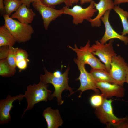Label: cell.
Instances as JSON below:
<instances>
[{"instance_id":"obj_36","label":"cell","mask_w":128,"mask_h":128,"mask_svg":"<svg viewBox=\"0 0 128 128\" xmlns=\"http://www.w3.org/2000/svg\"><path fill=\"white\" fill-rule=\"evenodd\" d=\"M38 0H32L31 3H33L34 2H35Z\"/></svg>"},{"instance_id":"obj_22","label":"cell","mask_w":128,"mask_h":128,"mask_svg":"<svg viewBox=\"0 0 128 128\" xmlns=\"http://www.w3.org/2000/svg\"><path fill=\"white\" fill-rule=\"evenodd\" d=\"M18 48H14L9 46V52L6 59L10 65L15 69L16 65V56L17 50Z\"/></svg>"},{"instance_id":"obj_11","label":"cell","mask_w":128,"mask_h":128,"mask_svg":"<svg viewBox=\"0 0 128 128\" xmlns=\"http://www.w3.org/2000/svg\"><path fill=\"white\" fill-rule=\"evenodd\" d=\"M24 97V95L20 94L12 96L9 94L5 99L0 100V124L1 125L7 124L11 121L10 112L14 102L18 100L19 104L21 101Z\"/></svg>"},{"instance_id":"obj_26","label":"cell","mask_w":128,"mask_h":128,"mask_svg":"<svg viewBox=\"0 0 128 128\" xmlns=\"http://www.w3.org/2000/svg\"><path fill=\"white\" fill-rule=\"evenodd\" d=\"M0 47V59L6 58L9 52V46H4Z\"/></svg>"},{"instance_id":"obj_6","label":"cell","mask_w":128,"mask_h":128,"mask_svg":"<svg viewBox=\"0 0 128 128\" xmlns=\"http://www.w3.org/2000/svg\"><path fill=\"white\" fill-rule=\"evenodd\" d=\"M95 2L92 1L88 6L83 8L76 5L71 8L66 6L62 8L64 14L69 15L73 18V23L77 25L82 23L85 20L88 21L94 15L97 10L94 5Z\"/></svg>"},{"instance_id":"obj_13","label":"cell","mask_w":128,"mask_h":128,"mask_svg":"<svg viewBox=\"0 0 128 128\" xmlns=\"http://www.w3.org/2000/svg\"><path fill=\"white\" fill-rule=\"evenodd\" d=\"M96 85L105 98H110L113 96L122 97L125 95V89L123 86L106 82H96Z\"/></svg>"},{"instance_id":"obj_27","label":"cell","mask_w":128,"mask_h":128,"mask_svg":"<svg viewBox=\"0 0 128 128\" xmlns=\"http://www.w3.org/2000/svg\"><path fill=\"white\" fill-rule=\"evenodd\" d=\"M29 61V60H25L16 62V66L20 70H24L27 68L28 63Z\"/></svg>"},{"instance_id":"obj_12","label":"cell","mask_w":128,"mask_h":128,"mask_svg":"<svg viewBox=\"0 0 128 128\" xmlns=\"http://www.w3.org/2000/svg\"><path fill=\"white\" fill-rule=\"evenodd\" d=\"M110 13V10L106 11L101 18L105 25V30L103 36L99 40V41L101 43L104 44L109 40L116 38L123 41L125 45H127L128 44V36L120 35L113 28L109 20Z\"/></svg>"},{"instance_id":"obj_25","label":"cell","mask_w":128,"mask_h":128,"mask_svg":"<svg viewBox=\"0 0 128 128\" xmlns=\"http://www.w3.org/2000/svg\"><path fill=\"white\" fill-rule=\"evenodd\" d=\"M28 55L25 50L22 49H18L16 54V63L25 60H29Z\"/></svg>"},{"instance_id":"obj_35","label":"cell","mask_w":128,"mask_h":128,"mask_svg":"<svg viewBox=\"0 0 128 128\" xmlns=\"http://www.w3.org/2000/svg\"><path fill=\"white\" fill-rule=\"evenodd\" d=\"M125 82L128 84V71L126 76Z\"/></svg>"},{"instance_id":"obj_19","label":"cell","mask_w":128,"mask_h":128,"mask_svg":"<svg viewBox=\"0 0 128 128\" xmlns=\"http://www.w3.org/2000/svg\"><path fill=\"white\" fill-rule=\"evenodd\" d=\"M113 9L119 15L121 19L123 28L121 35L125 36L128 34V12L117 5H115Z\"/></svg>"},{"instance_id":"obj_24","label":"cell","mask_w":128,"mask_h":128,"mask_svg":"<svg viewBox=\"0 0 128 128\" xmlns=\"http://www.w3.org/2000/svg\"><path fill=\"white\" fill-rule=\"evenodd\" d=\"M105 98L102 95L96 94L91 96L90 99V102L93 107L96 108L102 104Z\"/></svg>"},{"instance_id":"obj_20","label":"cell","mask_w":128,"mask_h":128,"mask_svg":"<svg viewBox=\"0 0 128 128\" xmlns=\"http://www.w3.org/2000/svg\"><path fill=\"white\" fill-rule=\"evenodd\" d=\"M5 14L10 16L23 4L20 0H4Z\"/></svg>"},{"instance_id":"obj_4","label":"cell","mask_w":128,"mask_h":128,"mask_svg":"<svg viewBox=\"0 0 128 128\" xmlns=\"http://www.w3.org/2000/svg\"><path fill=\"white\" fill-rule=\"evenodd\" d=\"M113 100L105 98L102 105L95 108V113L100 121L107 127L112 125L116 127L123 122L128 120L126 116L119 118L114 114L112 103Z\"/></svg>"},{"instance_id":"obj_30","label":"cell","mask_w":128,"mask_h":128,"mask_svg":"<svg viewBox=\"0 0 128 128\" xmlns=\"http://www.w3.org/2000/svg\"><path fill=\"white\" fill-rule=\"evenodd\" d=\"M114 2L115 5L122 3H128V0H114Z\"/></svg>"},{"instance_id":"obj_21","label":"cell","mask_w":128,"mask_h":128,"mask_svg":"<svg viewBox=\"0 0 128 128\" xmlns=\"http://www.w3.org/2000/svg\"><path fill=\"white\" fill-rule=\"evenodd\" d=\"M16 69L12 67L8 63L6 58L0 60V75L3 77H10L14 75Z\"/></svg>"},{"instance_id":"obj_7","label":"cell","mask_w":128,"mask_h":128,"mask_svg":"<svg viewBox=\"0 0 128 128\" xmlns=\"http://www.w3.org/2000/svg\"><path fill=\"white\" fill-rule=\"evenodd\" d=\"M128 71V65L123 57L118 55L112 57L109 73L114 83L123 86Z\"/></svg>"},{"instance_id":"obj_3","label":"cell","mask_w":128,"mask_h":128,"mask_svg":"<svg viewBox=\"0 0 128 128\" xmlns=\"http://www.w3.org/2000/svg\"><path fill=\"white\" fill-rule=\"evenodd\" d=\"M4 20V25L7 28L19 43H24L30 39L34 31L29 24L22 23L14 19L5 14L3 15Z\"/></svg>"},{"instance_id":"obj_15","label":"cell","mask_w":128,"mask_h":128,"mask_svg":"<svg viewBox=\"0 0 128 128\" xmlns=\"http://www.w3.org/2000/svg\"><path fill=\"white\" fill-rule=\"evenodd\" d=\"M42 116L46 122L48 128H58L63 123L59 111L57 109L48 107L43 111Z\"/></svg>"},{"instance_id":"obj_33","label":"cell","mask_w":128,"mask_h":128,"mask_svg":"<svg viewBox=\"0 0 128 128\" xmlns=\"http://www.w3.org/2000/svg\"><path fill=\"white\" fill-rule=\"evenodd\" d=\"M93 0H80V3L82 5L85 3L90 2Z\"/></svg>"},{"instance_id":"obj_18","label":"cell","mask_w":128,"mask_h":128,"mask_svg":"<svg viewBox=\"0 0 128 128\" xmlns=\"http://www.w3.org/2000/svg\"><path fill=\"white\" fill-rule=\"evenodd\" d=\"M16 41L4 25L0 27V47L4 46H13Z\"/></svg>"},{"instance_id":"obj_9","label":"cell","mask_w":128,"mask_h":128,"mask_svg":"<svg viewBox=\"0 0 128 128\" xmlns=\"http://www.w3.org/2000/svg\"><path fill=\"white\" fill-rule=\"evenodd\" d=\"M74 60L80 73L79 77L75 80H79L80 82V86L76 91L80 92L79 97H81L82 92L87 90H93L96 94H99V90L97 87L96 82L90 73L86 70L85 64L81 63L77 58L74 59Z\"/></svg>"},{"instance_id":"obj_31","label":"cell","mask_w":128,"mask_h":128,"mask_svg":"<svg viewBox=\"0 0 128 128\" xmlns=\"http://www.w3.org/2000/svg\"><path fill=\"white\" fill-rule=\"evenodd\" d=\"M23 4L25 5L28 8L30 7V4L32 0H20Z\"/></svg>"},{"instance_id":"obj_29","label":"cell","mask_w":128,"mask_h":128,"mask_svg":"<svg viewBox=\"0 0 128 128\" xmlns=\"http://www.w3.org/2000/svg\"><path fill=\"white\" fill-rule=\"evenodd\" d=\"M0 10L1 15L5 14L4 0H0Z\"/></svg>"},{"instance_id":"obj_10","label":"cell","mask_w":128,"mask_h":128,"mask_svg":"<svg viewBox=\"0 0 128 128\" xmlns=\"http://www.w3.org/2000/svg\"><path fill=\"white\" fill-rule=\"evenodd\" d=\"M32 5L42 16L45 29L47 30L50 23L53 21L64 14L61 9L58 10L54 8L46 6L43 4L40 0L33 2Z\"/></svg>"},{"instance_id":"obj_34","label":"cell","mask_w":128,"mask_h":128,"mask_svg":"<svg viewBox=\"0 0 128 128\" xmlns=\"http://www.w3.org/2000/svg\"><path fill=\"white\" fill-rule=\"evenodd\" d=\"M70 3L72 4H76L78 3L80 0H69Z\"/></svg>"},{"instance_id":"obj_23","label":"cell","mask_w":128,"mask_h":128,"mask_svg":"<svg viewBox=\"0 0 128 128\" xmlns=\"http://www.w3.org/2000/svg\"><path fill=\"white\" fill-rule=\"evenodd\" d=\"M44 5L51 7L54 8L55 5L64 3L66 6L69 7L72 6V4L69 0H40Z\"/></svg>"},{"instance_id":"obj_28","label":"cell","mask_w":128,"mask_h":128,"mask_svg":"<svg viewBox=\"0 0 128 128\" xmlns=\"http://www.w3.org/2000/svg\"><path fill=\"white\" fill-rule=\"evenodd\" d=\"M116 127L117 128H128V120L123 122Z\"/></svg>"},{"instance_id":"obj_14","label":"cell","mask_w":128,"mask_h":128,"mask_svg":"<svg viewBox=\"0 0 128 128\" xmlns=\"http://www.w3.org/2000/svg\"><path fill=\"white\" fill-rule=\"evenodd\" d=\"M98 3L95 2L94 5L98 14L93 19L91 18L88 21L93 27H99L101 25V18L105 12L108 10L111 11L113 9L115 5L112 0H99Z\"/></svg>"},{"instance_id":"obj_8","label":"cell","mask_w":128,"mask_h":128,"mask_svg":"<svg viewBox=\"0 0 128 128\" xmlns=\"http://www.w3.org/2000/svg\"><path fill=\"white\" fill-rule=\"evenodd\" d=\"M114 40H110L109 43L102 44L97 40L95 44L91 46L95 49L92 53L97 56L100 60L103 62L105 66L106 71L109 73L111 68V63L112 57L117 55L113 49V45Z\"/></svg>"},{"instance_id":"obj_2","label":"cell","mask_w":128,"mask_h":128,"mask_svg":"<svg viewBox=\"0 0 128 128\" xmlns=\"http://www.w3.org/2000/svg\"><path fill=\"white\" fill-rule=\"evenodd\" d=\"M49 86V84H44L40 81L38 84H34L27 87L24 96L27 105L22 118L27 111L32 109L36 104L41 101H47L51 93V91L48 89Z\"/></svg>"},{"instance_id":"obj_1","label":"cell","mask_w":128,"mask_h":128,"mask_svg":"<svg viewBox=\"0 0 128 128\" xmlns=\"http://www.w3.org/2000/svg\"><path fill=\"white\" fill-rule=\"evenodd\" d=\"M69 70L70 67L68 66L64 73L60 76L57 77L44 67L45 74H41L40 76V81L45 84H51L53 86L54 91L53 93L50 95L48 100H51L54 97H56L59 106L62 105L64 102V100H62L61 96L62 93L64 90H66L69 91L70 93L69 96L74 93L73 91V89L70 87L68 84V74Z\"/></svg>"},{"instance_id":"obj_32","label":"cell","mask_w":128,"mask_h":128,"mask_svg":"<svg viewBox=\"0 0 128 128\" xmlns=\"http://www.w3.org/2000/svg\"><path fill=\"white\" fill-rule=\"evenodd\" d=\"M53 73L54 76L57 77L60 76L62 74L61 72L59 70L56 71Z\"/></svg>"},{"instance_id":"obj_16","label":"cell","mask_w":128,"mask_h":128,"mask_svg":"<svg viewBox=\"0 0 128 128\" xmlns=\"http://www.w3.org/2000/svg\"><path fill=\"white\" fill-rule=\"evenodd\" d=\"M35 15L32 9L23 4L10 17L13 19H17L23 23L28 24L32 23Z\"/></svg>"},{"instance_id":"obj_17","label":"cell","mask_w":128,"mask_h":128,"mask_svg":"<svg viewBox=\"0 0 128 128\" xmlns=\"http://www.w3.org/2000/svg\"><path fill=\"white\" fill-rule=\"evenodd\" d=\"M90 73L96 82H106L114 83L109 73L105 70L92 68Z\"/></svg>"},{"instance_id":"obj_5","label":"cell","mask_w":128,"mask_h":128,"mask_svg":"<svg viewBox=\"0 0 128 128\" xmlns=\"http://www.w3.org/2000/svg\"><path fill=\"white\" fill-rule=\"evenodd\" d=\"M90 41L88 40L84 46H81L78 48L76 44L73 48L70 45L68 47L76 53L77 59L85 64H87L92 68L98 69L106 70L105 66L101 62L100 60L95 56L92 53L95 49L91 46Z\"/></svg>"}]
</instances>
